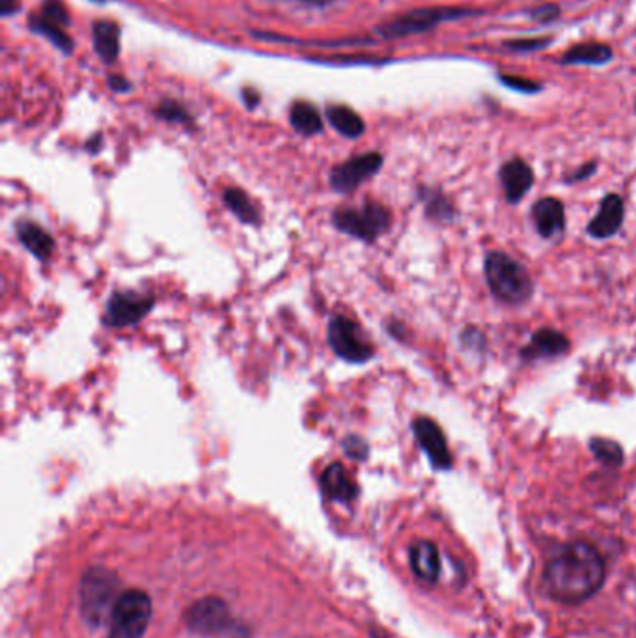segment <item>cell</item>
I'll return each instance as SVG.
<instances>
[{"label":"cell","mask_w":636,"mask_h":638,"mask_svg":"<svg viewBox=\"0 0 636 638\" xmlns=\"http://www.w3.org/2000/svg\"><path fill=\"white\" fill-rule=\"evenodd\" d=\"M604 560L592 543L572 542L556 551L543 571V588L562 605H579L603 588Z\"/></svg>","instance_id":"1"},{"label":"cell","mask_w":636,"mask_h":638,"mask_svg":"<svg viewBox=\"0 0 636 638\" xmlns=\"http://www.w3.org/2000/svg\"><path fill=\"white\" fill-rule=\"evenodd\" d=\"M484 273L491 294L504 305H525L534 294V281L529 269L503 250L487 252Z\"/></svg>","instance_id":"2"},{"label":"cell","mask_w":636,"mask_h":638,"mask_svg":"<svg viewBox=\"0 0 636 638\" xmlns=\"http://www.w3.org/2000/svg\"><path fill=\"white\" fill-rule=\"evenodd\" d=\"M332 224L348 236L372 243L387 234L392 224V215L385 205L366 200L361 208H340L332 213Z\"/></svg>","instance_id":"3"},{"label":"cell","mask_w":636,"mask_h":638,"mask_svg":"<svg viewBox=\"0 0 636 638\" xmlns=\"http://www.w3.org/2000/svg\"><path fill=\"white\" fill-rule=\"evenodd\" d=\"M152 619V600L144 590H128L116 601L107 638H142Z\"/></svg>","instance_id":"4"},{"label":"cell","mask_w":636,"mask_h":638,"mask_svg":"<svg viewBox=\"0 0 636 638\" xmlns=\"http://www.w3.org/2000/svg\"><path fill=\"white\" fill-rule=\"evenodd\" d=\"M116 592H118V579L115 575L103 568L90 569L84 575L83 587H81V603H83V614L90 624L99 626L103 619L110 618L115 609Z\"/></svg>","instance_id":"5"},{"label":"cell","mask_w":636,"mask_h":638,"mask_svg":"<svg viewBox=\"0 0 636 638\" xmlns=\"http://www.w3.org/2000/svg\"><path fill=\"white\" fill-rule=\"evenodd\" d=\"M327 342L338 357L351 364L368 363L374 357V345L369 342L363 327L348 316H334L327 327Z\"/></svg>","instance_id":"6"},{"label":"cell","mask_w":636,"mask_h":638,"mask_svg":"<svg viewBox=\"0 0 636 638\" xmlns=\"http://www.w3.org/2000/svg\"><path fill=\"white\" fill-rule=\"evenodd\" d=\"M155 305L153 295L137 294V292H116L110 295L105 305L103 323L113 329H123L139 323L146 318Z\"/></svg>","instance_id":"7"},{"label":"cell","mask_w":636,"mask_h":638,"mask_svg":"<svg viewBox=\"0 0 636 638\" xmlns=\"http://www.w3.org/2000/svg\"><path fill=\"white\" fill-rule=\"evenodd\" d=\"M411 428H413L414 439L422 448V452L426 453L433 469L435 471H450L454 466L452 452H450L445 432L439 424L429 416H419V418H414Z\"/></svg>","instance_id":"8"},{"label":"cell","mask_w":636,"mask_h":638,"mask_svg":"<svg viewBox=\"0 0 636 638\" xmlns=\"http://www.w3.org/2000/svg\"><path fill=\"white\" fill-rule=\"evenodd\" d=\"M185 622L191 631L200 635H223L236 627L229 616L228 605L219 598L197 601L185 614Z\"/></svg>","instance_id":"9"},{"label":"cell","mask_w":636,"mask_h":638,"mask_svg":"<svg viewBox=\"0 0 636 638\" xmlns=\"http://www.w3.org/2000/svg\"><path fill=\"white\" fill-rule=\"evenodd\" d=\"M382 166V155L377 152L356 155L353 160L345 161L338 165L329 176V184L337 192L355 191L356 187L364 184L366 179L376 176Z\"/></svg>","instance_id":"10"},{"label":"cell","mask_w":636,"mask_h":638,"mask_svg":"<svg viewBox=\"0 0 636 638\" xmlns=\"http://www.w3.org/2000/svg\"><path fill=\"white\" fill-rule=\"evenodd\" d=\"M469 15V10H458V8H437V10H421V12L408 13L400 20L392 21L385 28L387 36H408V34L422 33L437 23Z\"/></svg>","instance_id":"11"},{"label":"cell","mask_w":636,"mask_h":638,"mask_svg":"<svg viewBox=\"0 0 636 638\" xmlns=\"http://www.w3.org/2000/svg\"><path fill=\"white\" fill-rule=\"evenodd\" d=\"M624 218V199L620 194H616V192H611V194H606L601 200L599 211L596 213V217L586 226V232H588V236L598 239V241L611 239V237L616 236L617 232L622 231Z\"/></svg>","instance_id":"12"},{"label":"cell","mask_w":636,"mask_h":638,"mask_svg":"<svg viewBox=\"0 0 636 638\" xmlns=\"http://www.w3.org/2000/svg\"><path fill=\"white\" fill-rule=\"evenodd\" d=\"M498 178L503 184L504 197L508 200V204H519L534 186V170L521 157H514L508 163H504L498 170Z\"/></svg>","instance_id":"13"},{"label":"cell","mask_w":636,"mask_h":638,"mask_svg":"<svg viewBox=\"0 0 636 638\" xmlns=\"http://www.w3.org/2000/svg\"><path fill=\"white\" fill-rule=\"evenodd\" d=\"M530 218L543 239H556L566 231V208L554 197L538 200L530 210Z\"/></svg>","instance_id":"14"},{"label":"cell","mask_w":636,"mask_h":638,"mask_svg":"<svg viewBox=\"0 0 636 638\" xmlns=\"http://www.w3.org/2000/svg\"><path fill=\"white\" fill-rule=\"evenodd\" d=\"M572 342L566 334L554 329H540L532 334L529 344L521 350L522 361H541V358H558L567 355Z\"/></svg>","instance_id":"15"},{"label":"cell","mask_w":636,"mask_h":638,"mask_svg":"<svg viewBox=\"0 0 636 638\" xmlns=\"http://www.w3.org/2000/svg\"><path fill=\"white\" fill-rule=\"evenodd\" d=\"M319 485L325 497L334 503H353L358 495V487L342 463H331L327 466L321 473Z\"/></svg>","instance_id":"16"},{"label":"cell","mask_w":636,"mask_h":638,"mask_svg":"<svg viewBox=\"0 0 636 638\" xmlns=\"http://www.w3.org/2000/svg\"><path fill=\"white\" fill-rule=\"evenodd\" d=\"M409 562H411L413 574L421 581L427 582V584H435L439 581L440 556L435 543L427 542V540L414 542L409 550Z\"/></svg>","instance_id":"17"},{"label":"cell","mask_w":636,"mask_h":638,"mask_svg":"<svg viewBox=\"0 0 636 638\" xmlns=\"http://www.w3.org/2000/svg\"><path fill=\"white\" fill-rule=\"evenodd\" d=\"M21 245L31 255L36 256L39 262H47L55 250V239L51 234L45 231L44 226L33 223V221H20L15 226Z\"/></svg>","instance_id":"18"},{"label":"cell","mask_w":636,"mask_h":638,"mask_svg":"<svg viewBox=\"0 0 636 638\" xmlns=\"http://www.w3.org/2000/svg\"><path fill=\"white\" fill-rule=\"evenodd\" d=\"M223 202L242 223L260 224L261 213L247 192L237 187H226L223 192Z\"/></svg>","instance_id":"19"},{"label":"cell","mask_w":636,"mask_h":638,"mask_svg":"<svg viewBox=\"0 0 636 638\" xmlns=\"http://www.w3.org/2000/svg\"><path fill=\"white\" fill-rule=\"evenodd\" d=\"M419 194L424 202L427 218H432L435 223H452L454 217H456V208L445 192L439 191V189L422 187Z\"/></svg>","instance_id":"20"},{"label":"cell","mask_w":636,"mask_h":638,"mask_svg":"<svg viewBox=\"0 0 636 638\" xmlns=\"http://www.w3.org/2000/svg\"><path fill=\"white\" fill-rule=\"evenodd\" d=\"M327 118L331 121L332 128L348 139H358L364 133L363 118L345 105H331L327 109Z\"/></svg>","instance_id":"21"},{"label":"cell","mask_w":636,"mask_h":638,"mask_svg":"<svg viewBox=\"0 0 636 638\" xmlns=\"http://www.w3.org/2000/svg\"><path fill=\"white\" fill-rule=\"evenodd\" d=\"M290 120H292L293 129L299 131L301 134H306V137L319 133L323 129L321 115L310 103H295L292 107V113H290Z\"/></svg>","instance_id":"22"},{"label":"cell","mask_w":636,"mask_h":638,"mask_svg":"<svg viewBox=\"0 0 636 638\" xmlns=\"http://www.w3.org/2000/svg\"><path fill=\"white\" fill-rule=\"evenodd\" d=\"M612 58V49L604 44H582L573 47L564 57V64H604Z\"/></svg>","instance_id":"23"},{"label":"cell","mask_w":636,"mask_h":638,"mask_svg":"<svg viewBox=\"0 0 636 638\" xmlns=\"http://www.w3.org/2000/svg\"><path fill=\"white\" fill-rule=\"evenodd\" d=\"M588 447L592 450L593 458L606 469H620L624 465V448L616 440L593 437Z\"/></svg>","instance_id":"24"},{"label":"cell","mask_w":636,"mask_h":638,"mask_svg":"<svg viewBox=\"0 0 636 638\" xmlns=\"http://www.w3.org/2000/svg\"><path fill=\"white\" fill-rule=\"evenodd\" d=\"M94 39L96 49L102 55L103 60L113 62L118 55V26L110 21H99L94 26Z\"/></svg>","instance_id":"25"},{"label":"cell","mask_w":636,"mask_h":638,"mask_svg":"<svg viewBox=\"0 0 636 638\" xmlns=\"http://www.w3.org/2000/svg\"><path fill=\"white\" fill-rule=\"evenodd\" d=\"M60 20H66L64 12H62V8L58 7L57 2H49L47 7H45L44 15H42V20L34 21V25L38 31L42 33L47 34V36H51L58 45H66L70 44V39L66 38L64 34H62V25H60Z\"/></svg>","instance_id":"26"},{"label":"cell","mask_w":636,"mask_h":638,"mask_svg":"<svg viewBox=\"0 0 636 638\" xmlns=\"http://www.w3.org/2000/svg\"><path fill=\"white\" fill-rule=\"evenodd\" d=\"M342 448H344L345 456L351 458V460H368L369 445L363 437H356V435L345 437L344 442H342Z\"/></svg>","instance_id":"27"},{"label":"cell","mask_w":636,"mask_h":638,"mask_svg":"<svg viewBox=\"0 0 636 638\" xmlns=\"http://www.w3.org/2000/svg\"><path fill=\"white\" fill-rule=\"evenodd\" d=\"M461 344H463L464 350L484 353L485 347H487V339H485L484 332L476 329V327H467L461 332Z\"/></svg>","instance_id":"28"},{"label":"cell","mask_w":636,"mask_h":638,"mask_svg":"<svg viewBox=\"0 0 636 638\" xmlns=\"http://www.w3.org/2000/svg\"><path fill=\"white\" fill-rule=\"evenodd\" d=\"M157 115L163 118V120L168 121H189V115L185 113L179 105L176 103L166 102L161 105L160 110H157Z\"/></svg>","instance_id":"29"},{"label":"cell","mask_w":636,"mask_h":638,"mask_svg":"<svg viewBox=\"0 0 636 638\" xmlns=\"http://www.w3.org/2000/svg\"><path fill=\"white\" fill-rule=\"evenodd\" d=\"M598 170V163H586V165L580 166L577 168L575 173L569 174L566 176V184H579V181H585V179L590 178L593 176Z\"/></svg>","instance_id":"30"},{"label":"cell","mask_w":636,"mask_h":638,"mask_svg":"<svg viewBox=\"0 0 636 638\" xmlns=\"http://www.w3.org/2000/svg\"><path fill=\"white\" fill-rule=\"evenodd\" d=\"M504 84H508L509 88L522 90V92H538L540 86L534 83H530V81H521V79H503Z\"/></svg>","instance_id":"31"},{"label":"cell","mask_w":636,"mask_h":638,"mask_svg":"<svg viewBox=\"0 0 636 638\" xmlns=\"http://www.w3.org/2000/svg\"><path fill=\"white\" fill-rule=\"evenodd\" d=\"M543 45L547 44L540 39V42H516V44H508V47L517 49V51H521V49H527V51H529V49H538V47H543Z\"/></svg>","instance_id":"32"},{"label":"cell","mask_w":636,"mask_h":638,"mask_svg":"<svg viewBox=\"0 0 636 638\" xmlns=\"http://www.w3.org/2000/svg\"><path fill=\"white\" fill-rule=\"evenodd\" d=\"M387 329H389L390 334H392L394 339L403 340L405 329H403V326H401V323H398V321H392V323H389V327H387Z\"/></svg>","instance_id":"33"},{"label":"cell","mask_w":636,"mask_h":638,"mask_svg":"<svg viewBox=\"0 0 636 638\" xmlns=\"http://www.w3.org/2000/svg\"><path fill=\"white\" fill-rule=\"evenodd\" d=\"M303 2H308V4H327L331 0H303Z\"/></svg>","instance_id":"34"}]
</instances>
